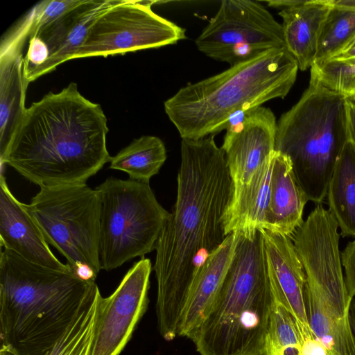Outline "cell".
<instances>
[{
    "instance_id": "obj_28",
    "label": "cell",
    "mask_w": 355,
    "mask_h": 355,
    "mask_svg": "<svg viewBox=\"0 0 355 355\" xmlns=\"http://www.w3.org/2000/svg\"><path fill=\"white\" fill-rule=\"evenodd\" d=\"M49 51L46 44L39 37L29 38V46L24 58V73L26 80L49 58ZM27 81V80H26Z\"/></svg>"
},
{
    "instance_id": "obj_23",
    "label": "cell",
    "mask_w": 355,
    "mask_h": 355,
    "mask_svg": "<svg viewBox=\"0 0 355 355\" xmlns=\"http://www.w3.org/2000/svg\"><path fill=\"white\" fill-rule=\"evenodd\" d=\"M164 142L155 136L143 135L111 157L110 168L126 173L129 179L148 182L166 159Z\"/></svg>"
},
{
    "instance_id": "obj_13",
    "label": "cell",
    "mask_w": 355,
    "mask_h": 355,
    "mask_svg": "<svg viewBox=\"0 0 355 355\" xmlns=\"http://www.w3.org/2000/svg\"><path fill=\"white\" fill-rule=\"evenodd\" d=\"M272 111L260 106L233 121L220 147L233 186L248 184L274 155L277 132Z\"/></svg>"
},
{
    "instance_id": "obj_32",
    "label": "cell",
    "mask_w": 355,
    "mask_h": 355,
    "mask_svg": "<svg viewBox=\"0 0 355 355\" xmlns=\"http://www.w3.org/2000/svg\"><path fill=\"white\" fill-rule=\"evenodd\" d=\"M71 268L73 275L80 280L89 283H95L98 274L89 265L78 263Z\"/></svg>"
},
{
    "instance_id": "obj_17",
    "label": "cell",
    "mask_w": 355,
    "mask_h": 355,
    "mask_svg": "<svg viewBox=\"0 0 355 355\" xmlns=\"http://www.w3.org/2000/svg\"><path fill=\"white\" fill-rule=\"evenodd\" d=\"M307 202L297 183L291 160L275 150L262 230L291 237L304 222L303 211Z\"/></svg>"
},
{
    "instance_id": "obj_36",
    "label": "cell",
    "mask_w": 355,
    "mask_h": 355,
    "mask_svg": "<svg viewBox=\"0 0 355 355\" xmlns=\"http://www.w3.org/2000/svg\"><path fill=\"white\" fill-rule=\"evenodd\" d=\"M0 355H18L10 347L1 343Z\"/></svg>"
},
{
    "instance_id": "obj_25",
    "label": "cell",
    "mask_w": 355,
    "mask_h": 355,
    "mask_svg": "<svg viewBox=\"0 0 355 355\" xmlns=\"http://www.w3.org/2000/svg\"><path fill=\"white\" fill-rule=\"evenodd\" d=\"M98 290L82 307L60 338L42 355H91Z\"/></svg>"
},
{
    "instance_id": "obj_35",
    "label": "cell",
    "mask_w": 355,
    "mask_h": 355,
    "mask_svg": "<svg viewBox=\"0 0 355 355\" xmlns=\"http://www.w3.org/2000/svg\"><path fill=\"white\" fill-rule=\"evenodd\" d=\"M331 1L336 6L355 9V0H331Z\"/></svg>"
},
{
    "instance_id": "obj_24",
    "label": "cell",
    "mask_w": 355,
    "mask_h": 355,
    "mask_svg": "<svg viewBox=\"0 0 355 355\" xmlns=\"http://www.w3.org/2000/svg\"><path fill=\"white\" fill-rule=\"evenodd\" d=\"M354 40L355 9L332 4L320 28L314 63L336 58L347 51Z\"/></svg>"
},
{
    "instance_id": "obj_37",
    "label": "cell",
    "mask_w": 355,
    "mask_h": 355,
    "mask_svg": "<svg viewBox=\"0 0 355 355\" xmlns=\"http://www.w3.org/2000/svg\"><path fill=\"white\" fill-rule=\"evenodd\" d=\"M354 47H355V40L352 42V43L351 44V45L349 46L348 49L354 48Z\"/></svg>"
},
{
    "instance_id": "obj_5",
    "label": "cell",
    "mask_w": 355,
    "mask_h": 355,
    "mask_svg": "<svg viewBox=\"0 0 355 355\" xmlns=\"http://www.w3.org/2000/svg\"><path fill=\"white\" fill-rule=\"evenodd\" d=\"M238 234L224 280L188 338L200 355H265L275 299L263 236Z\"/></svg>"
},
{
    "instance_id": "obj_14",
    "label": "cell",
    "mask_w": 355,
    "mask_h": 355,
    "mask_svg": "<svg viewBox=\"0 0 355 355\" xmlns=\"http://www.w3.org/2000/svg\"><path fill=\"white\" fill-rule=\"evenodd\" d=\"M261 232L275 300L293 317L302 343L314 338L306 309V275L291 237L266 230Z\"/></svg>"
},
{
    "instance_id": "obj_1",
    "label": "cell",
    "mask_w": 355,
    "mask_h": 355,
    "mask_svg": "<svg viewBox=\"0 0 355 355\" xmlns=\"http://www.w3.org/2000/svg\"><path fill=\"white\" fill-rule=\"evenodd\" d=\"M180 155L177 198L158 239L153 268L157 327L166 341L178 336L195 279L227 236L224 216L233 193L225 154L214 135L182 139Z\"/></svg>"
},
{
    "instance_id": "obj_12",
    "label": "cell",
    "mask_w": 355,
    "mask_h": 355,
    "mask_svg": "<svg viewBox=\"0 0 355 355\" xmlns=\"http://www.w3.org/2000/svg\"><path fill=\"white\" fill-rule=\"evenodd\" d=\"M152 269L150 260L142 257L110 296L99 293L91 355H119L123 351L146 310Z\"/></svg>"
},
{
    "instance_id": "obj_27",
    "label": "cell",
    "mask_w": 355,
    "mask_h": 355,
    "mask_svg": "<svg viewBox=\"0 0 355 355\" xmlns=\"http://www.w3.org/2000/svg\"><path fill=\"white\" fill-rule=\"evenodd\" d=\"M311 78L345 96L355 95V62L331 59L314 63Z\"/></svg>"
},
{
    "instance_id": "obj_18",
    "label": "cell",
    "mask_w": 355,
    "mask_h": 355,
    "mask_svg": "<svg viewBox=\"0 0 355 355\" xmlns=\"http://www.w3.org/2000/svg\"><path fill=\"white\" fill-rule=\"evenodd\" d=\"M238 235V232L228 234L200 268L189 295L181 318L178 336L189 338L201 322L231 264Z\"/></svg>"
},
{
    "instance_id": "obj_29",
    "label": "cell",
    "mask_w": 355,
    "mask_h": 355,
    "mask_svg": "<svg viewBox=\"0 0 355 355\" xmlns=\"http://www.w3.org/2000/svg\"><path fill=\"white\" fill-rule=\"evenodd\" d=\"M345 279L350 295L355 297V239L349 242L341 253Z\"/></svg>"
},
{
    "instance_id": "obj_21",
    "label": "cell",
    "mask_w": 355,
    "mask_h": 355,
    "mask_svg": "<svg viewBox=\"0 0 355 355\" xmlns=\"http://www.w3.org/2000/svg\"><path fill=\"white\" fill-rule=\"evenodd\" d=\"M327 196L341 235L355 238V147L349 140L336 162Z\"/></svg>"
},
{
    "instance_id": "obj_19",
    "label": "cell",
    "mask_w": 355,
    "mask_h": 355,
    "mask_svg": "<svg viewBox=\"0 0 355 355\" xmlns=\"http://www.w3.org/2000/svg\"><path fill=\"white\" fill-rule=\"evenodd\" d=\"M331 6V0H303L279 12L285 48L301 71L314 64L320 28Z\"/></svg>"
},
{
    "instance_id": "obj_33",
    "label": "cell",
    "mask_w": 355,
    "mask_h": 355,
    "mask_svg": "<svg viewBox=\"0 0 355 355\" xmlns=\"http://www.w3.org/2000/svg\"><path fill=\"white\" fill-rule=\"evenodd\" d=\"M303 0H271L266 1L268 6L284 10L301 3Z\"/></svg>"
},
{
    "instance_id": "obj_15",
    "label": "cell",
    "mask_w": 355,
    "mask_h": 355,
    "mask_svg": "<svg viewBox=\"0 0 355 355\" xmlns=\"http://www.w3.org/2000/svg\"><path fill=\"white\" fill-rule=\"evenodd\" d=\"M32 15L29 12L3 37L0 47V158L26 109L28 85L24 73L22 49L29 37Z\"/></svg>"
},
{
    "instance_id": "obj_3",
    "label": "cell",
    "mask_w": 355,
    "mask_h": 355,
    "mask_svg": "<svg viewBox=\"0 0 355 355\" xmlns=\"http://www.w3.org/2000/svg\"><path fill=\"white\" fill-rule=\"evenodd\" d=\"M99 290L72 272L29 262L1 248L0 343L18 355H42Z\"/></svg>"
},
{
    "instance_id": "obj_7",
    "label": "cell",
    "mask_w": 355,
    "mask_h": 355,
    "mask_svg": "<svg viewBox=\"0 0 355 355\" xmlns=\"http://www.w3.org/2000/svg\"><path fill=\"white\" fill-rule=\"evenodd\" d=\"M338 225L321 203L291 236L306 275L305 302L315 338L332 355H355L349 322L353 297L346 286Z\"/></svg>"
},
{
    "instance_id": "obj_4",
    "label": "cell",
    "mask_w": 355,
    "mask_h": 355,
    "mask_svg": "<svg viewBox=\"0 0 355 355\" xmlns=\"http://www.w3.org/2000/svg\"><path fill=\"white\" fill-rule=\"evenodd\" d=\"M298 69L285 47L273 49L181 87L164 101V111L182 139L215 136L244 113L284 98Z\"/></svg>"
},
{
    "instance_id": "obj_6",
    "label": "cell",
    "mask_w": 355,
    "mask_h": 355,
    "mask_svg": "<svg viewBox=\"0 0 355 355\" xmlns=\"http://www.w3.org/2000/svg\"><path fill=\"white\" fill-rule=\"evenodd\" d=\"M349 140L345 96L310 78L299 101L277 123L275 150L291 160L308 201L319 204Z\"/></svg>"
},
{
    "instance_id": "obj_22",
    "label": "cell",
    "mask_w": 355,
    "mask_h": 355,
    "mask_svg": "<svg viewBox=\"0 0 355 355\" xmlns=\"http://www.w3.org/2000/svg\"><path fill=\"white\" fill-rule=\"evenodd\" d=\"M117 1L118 0H83L77 8L60 46L41 67L27 78V82L29 83L34 81L51 72L64 62L72 60L77 49L85 40L95 20Z\"/></svg>"
},
{
    "instance_id": "obj_26",
    "label": "cell",
    "mask_w": 355,
    "mask_h": 355,
    "mask_svg": "<svg viewBox=\"0 0 355 355\" xmlns=\"http://www.w3.org/2000/svg\"><path fill=\"white\" fill-rule=\"evenodd\" d=\"M302 341L295 321L275 300L267 331L265 355H301Z\"/></svg>"
},
{
    "instance_id": "obj_16",
    "label": "cell",
    "mask_w": 355,
    "mask_h": 355,
    "mask_svg": "<svg viewBox=\"0 0 355 355\" xmlns=\"http://www.w3.org/2000/svg\"><path fill=\"white\" fill-rule=\"evenodd\" d=\"M1 248L10 250L33 263L53 270L72 272L52 252L26 204L11 193L4 175L0 177Z\"/></svg>"
},
{
    "instance_id": "obj_8",
    "label": "cell",
    "mask_w": 355,
    "mask_h": 355,
    "mask_svg": "<svg viewBox=\"0 0 355 355\" xmlns=\"http://www.w3.org/2000/svg\"><path fill=\"white\" fill-rule=\"evenodd\" d=\"M100 200L99 261L110 271L155 250L170 216L148 182L109 178L95 188Z\"/></svg>"
},
{
    "instance_id": "obj_31",
    "label": "cell",
    "mask_w": 355,
    "mask_h": 355,
    "mask_svg": "<svg viewBox=\"0 0 355 355\" xmlns=\"http://www.w3.org/2000/svg\"><path fill=\"white\" fill-rule=\"evenodd\" d=\"M349 141L355 147V95L345 96Z\"/></svg>"
},
{
    "instance_id": "obj_2",
    "label": "cell",
    "mask_w": 355,
    "mask_h": 355,
    "mask_svg": "<svg viewBox=\"0 0 355 355\" xmlns=\"http://www.w3.org/2000/svg\"><path fill=\"white\" fill-rule=\"evenodd\" d=\"M107 118L75 83L26 108L1 164L40 187L86 184L110 162Z\"/></svg>"
},
{
    "instance_id": "obj_30",
    "label": "cell",
    "mask_w": 355,
    "mask_h": 355,
    "mask_svg": "<svg viewBox=\"0 0 355 355\" xmlns=\"http://www.w3.org/2000/svg\"><path fill=\"white\" fill-rule=\"evenodd\" d=\"M301 355H332L326 347L316 338H309L302 343Z\"/></svg>"
},
{
    "instance_id": "obj_9",
    "label": "cell",
    "mask_w": 355,
    "mask_h": 355,
    "mask_svg": "<svg viewBox=\"0 0 355 355\" xmlns=\"http://www.w3.org/2000/svg\"><path fill=\"white\" fill-rule=\"evenodd\" d=\"M26 207L71 268L85 263L98 275L101 203L95 189L87 184L40 187Z\"/></svg>"
},
{
    "instance_id": "obj_10",
    "label": "cell",
    "mask_w": 355,
    "mask_h": 355,
    "mask_svg": "<svg viewBox=\"0 0 355 355\" xmlns=\"http://www.w3.org/2000/svg\"><path fill=\"white\" fill-rule=\"evenodd\" d=\"M206 56L230 66L285 47L282 24L261 3L223 0L195 41Z\"/></svg>"
},
{
    "instance_id": "obj_34",
    "label": "cell",
    "mask_w": 355,
    "mask_h": 355,
    "mask_svg": "<svg viewBox=\"0 0 355 355\" xmlns=\"http://www.w3.org/2000/svg\"><path fill=\"white\" fill-rule=\"evenodd\" d=\"M349 322L355 341V297L352 299L349 309Z\"/></svg>"
},
{
    "instance_id": "obj_20",
    "label": "cell",
    "mask_w": 355,
    "mask_h": 355,
    "mask_svg": "<svg viewBox=\"0 0 355 355\" xmlns=\"http://www.w3.org/2000/svg\"><path fill=\"white\" fill-rule=\"evenodd\" d=\"M274 155L275 153L256 172L248 184L233 186L232 198L224 216L226 236L234 232L252 234L263 229Z\"/></svg>"
},
{
    "instance_id": "obj_11",
    "label": "cell",
    "mask_w": 355,
    "mask_h": 355,
    "mask_svg": "<svg viewBox=\"0 0 355 355\" xmlns=\"http://www.w3.org/2000/svg\"><path fill=\"white\" fill-rule=\"evenodd\" d=\"M153 3L118 0L95 20L72 59L159 48L187 38L184 28L153 11Z\"/></svg>"
}]
</instances>
